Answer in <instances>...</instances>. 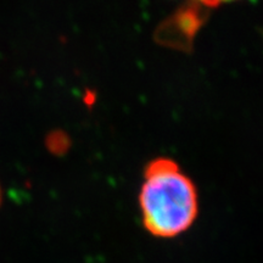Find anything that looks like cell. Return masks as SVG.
<instances>
[{"mask_svg":"<svg viewBox=\"0 0 263 263\" xmlns=\"http://www.w3.org/2000/svg\"><path fill=\"white\" fill-rule=\"evenodd\" d=\"M139 203L146 230L160 238H173L190 228L199 212L196 188L170 159L147 164Z\"/></svg>","mask_w":263,"mask_h":263,"instance_id":"1","label":"cell"},{"mask_svg":"<svg viewBox=\"0 0 263 263\" xmlns=\"http://www.w3.org/2000/svg\"><path fill=\"white\" fill-rule=\"evenodd\" d=\"M200 2L203 3V4H205L206 6H211V8H213V6L222 4V3L229 2V0H200Z\"/></svg>","mask_w":263,"mask_h":263,"instance_id":"2","label":"cell"},{"mask_svg":"<svg viewBox=\"0 0 263 263\" xmlns=\"http://www.w3.org/2000/svg\"><path fill=\"white\" fill-rule=\"evenodd\" d=\"M0 199H2V192H0Z\"/></svg>","mask_w":263,"mask_h":263,"instance_id":"3","label":"cell"}]
</instances>
